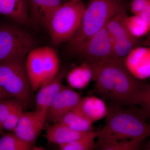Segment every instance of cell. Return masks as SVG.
Here are the masks:
<instances>
[{"mask_svg": "<svg viewBox=\"0 0 150 150\" xmlns=\"http://www.w3.org/2000/svg\"><path fill=\"white\" fill-rule=\"evenodd\" d=\"M124 59H110L93 66L98 92L110 102L128 108L139 106L149 114V84L134 77Z\"/></svg>", "mask_w": 150, "mask_h": 150, "instance_id": "cell-1", "label": "cell"}, {"mask_svg": "<svg viewBox=\"0 0 150 150\" xmlns=\"http://www.w3.org/2000/svg\"><path fill=\"white\" fill-rule=\"evenodd\" d=\"M149 115L141 108H125L110 102L107 107L105 125L97 132L95 149L116 150L124 142H143L150 134V126L146 121Z\"/></svg>", "mask_w": 150, "mask_h": 150, "instance_id": "cell-2", "label": "cell"}, {"mask_svg": "<svg viewBox=\"0 0 150 150\" xmlns=\"http://www.w3.org/2000/svg\"><path fill=\"white\" fill-rule=\"evenodd\" d=\"M127 11L124 0H89L80 26L68 42L71 52L106 25L115 16Z\"/></svg>", "mask_w": 150, "mask_h": 150, "instance_id": "cell-3", "label": "cell"}, {"mask_svg": "<svg viewBox=\"0 0 150 150\" xmlns=\"http://www.w3.org/2000/svg\"><path fill=\"white\" fill-rule=\"evenodd\" d=\"M26 56H18L0 63V85L23 108L32 101V88L25 69Z\"/></svg>", "mask_w": 150, "mask_h": 150, "instance_id": "cell-4", "label": "cell"}, {"mask_svg": "<svg viewBox=\"0 0 150 150\" xmlns=\"http://www.w3.org/2000/svg\"><path fill=\"white\" fill-rule=\"evenodd\" d=\"M85 7L82 1H68L54 12L46 26L53 45L58 46L72 38L80 26Z\"/></svg>", "mask_w": 150, "mask_h": 150, "instance_id": "cell-5", "label": "cell"}, {"mask_svg": "<svg viewBox=\"0 0 150 150\" xmlns=\"http://www.w3.org/2000/svg\"><path fill=\"white\" fill-rule=\"evenodd\" d=\"M35 46L34 38L23 30L13 25H0V63L26 56Z\"/></svg>", "mask_w": 150, "mask_h": 150, "instance_id": "cell-6", "label": "cell"}, {"mask_svg": "<svg viewBox=\"0 0 150 150\" xmlns=\"http://www.w3.org/2000/svg\"><path fill=\"white\" fill-rule=\"evenodd\" d=\"M75 56L94 66L112 59L113 43L106 25L71 51Z\"/></svg>", "mask_w": 150, "mask_h": 150, "instance_id": "cell-7", "label": "cell"}, {"mask_svg": "<svg viewBox=\"0 0 150 150\" xmlns=\"http://www.w3.org/2000/svg\"><path fill=\"white\" fill-rule=\"evenodd\" d=\"M127 13V11L120 13L106 25L113 43L112 59H124L138 44V39L130 34L124 25L123 18Z\"/></svg>", "mask_w": 150, "mask_h": 150, "instance_id": "cell-8", "label": "cell"}, {"mask_svg": "<svg viewBox=\"0 0 150 150\" xmlns=\"http://www.w3.org/2000/svg\"><path fill=\"white\" fill-rule=\"evenodd\" d=\"M81 98V95L76 91L71 88L63 86L47 110L46 121L58 123L75 108Z\"/></svg>", "mask_w": 150, "mask_h": 150, "instance_id": "cell-9", "label": "cell"}, {"mask_svg": "<svg viewBox=\"0 0 150 150\" xmlns=\"http://www.w3.org/2000/svg\"><path fill=\"white\" fill-rule=\"evenodd\" d=\"M46 111L23 112L13 133L25 142L33 144L43 129L47 118Z\"/></svg>", "mask_w": 150, "mask_h": 150, "instance_id": "cell-10", "label": "cell"}, {"mask_svg": "<svg viewBox=\"0 0 150 150\" xmlns=\"http://www.w3.org/2000/svg\"><path fill=\"white\" fill-rule=\"evenodd\" d=\"M124 66L134 77L143 80L150 77V49L136 47L124 58Z\"/></svg>", "mask_w": 150, "mask_h": 150, "instance_id": "cell-11", "label": "cell"}, {"mask_svg": "<svg viewBox=\"0 0 150 150\" xmlns=\"http://www.w3.org/2000/svg\"><path fill=\"white\" fill-rule=\"evenodd\" d=\"M67 73L66 69L59 70L54 77L40 86L35 98V110L47 112L54 98L63 86V80Z\"/></svg>", "mask_w": 150, "mask_h": 150, "instance_id": "cell-12", "label": "cell"}, {"mask_svg": "<svg viewBox=\"0 0 150 150\" xmlns=\"http://www.w3.org/2000/svg\"><path fill=\"white\" fill-rule=\"evenodd\" d=\"M25 69L33 92L37 91L45 81L42 47H35L28 54Z\"/></svg>", "mask_w": 150, "mask_h": 150, "instance_id": "cell-13", "label": "cell"}, {"mask_svg": "<svg viewBox=\"0 0 150 150\" xmlns=\"http://www.w3.org/2000/svg\"><path fill=\"white\" fill-rule=\"evenodd\" d=\"M67 0H28L30 21L46 28L52 14Z\"/></svg>", "mask_w": 150, "mask_h": 150, "instance_id": "cell-14", "label": "cell"}, {"mask_svg": "<svg viewBox=\"0 0 150 150\" xmlns=\"http://www.w3.org/2000/svg\"><path fill=\"white\" fill-rule=\"evenodd\" d=\"M73 110L94 123L105 117L107 107L103 100L96 96H87L81 98Z\"/></svg>", "mask_w": 150, "mask_h": 150, "instance_id": "cell-15", "label": "cell"}, {"mask_svg": "<svg viewBox=\"0 0 150 150\" xmlns=\"http://www.w3.org/2000/svg\"><path fill=\"white\" fill-rule=\"evenodd\" d=\"M0 15L23 25L29 24L28 0H0Z\"/></svg>", "mask_w": 150, "mask_h": 150, "instance_id": "cell-16", "label": "cell"}, {"mask_svg": "<svg viewBox=\"0 0 150 150\" xmlns=\"http://www.w3.org/2000/svg\"><path fill=\"white\" fill-rule=\"evenodd\" d=\"M87 133L75 131L58 122L48 126L46 129L45 137L50 143L59 146L79 139Z\"/></svg>", "mask_w": 150, "mask_h": 150, "instance_id": "cell-17", "label": "cell"}, {"mask_svg": "<svg viewBox=\"0 0 150 150\" xmlns=\"http://www.w3.org/2000/svg\"><path fill=\"white\" fill-rule=\"evenodd\" d=\"M94 69L92 65L83 62L80 65L75 67L67 73V82L72 88L81 89L88 85L93 79Z\"/></svg>", "mask_w": 150, "mask_h": 150, "instance_id": "cell-18", "label": "cell"}, {"mask_svg": "<svg viewBox=\"0 0 150 150\" xmlns=\"http://www.w3.org/2000/svg\"><path fill=\"white\" fill-rule=\"evenodd\" d=\"M42 51L45 74L43 84L53 79L59 72L60 62L58 54L54 48L48 46H43Z\"/></svg>", "mask_w": 150, "mask_h": 150, "instance_id": "cell-19", "label": "cell"}, {"mask_svg": "<svg viewBox=\"0 0 150 150\" xmlns=\"http://www.w3.org/2000/svg\"><path fill=\"white\" fill-rule=\"evenodd\" d=\"M59 123L79 132L85 133L93 131V123L73 110L65 115Z\"/></svg>", "mask_w": 150, "mask_h": 150, "instance_id": "cell-20", "label": "cell"}, {"mask_svg": "<svg viewBox=\"0 0 150 150\" xmlns=\"http://www.w3.org/2000/svg\"><path fill=\"white\" fill-rule=\"evenodd\" d=\"M123 23L130 34L137 39L150 31V21L145 20L139 16H128L127 13L123 18Z\"/></svg>", "mask_w": 150, "mask_h": 150, "instance_id": "cell-21", "label": "cell"}, {"mask_svg": "<svg viewBox=\"0 0 150 150\" xmlns=\"http://www.w3.org/2000/svg\"><path fill=\"white\" fill-rule=\"evenodd\" d=\"M97 132H88L83 136L67 144L59 146L62 150H91L95 147Z\"/></svg>", "mask_w": 150, "mask_h": 150, "instance_id": "cell-22", "label": "cell"}, {"mask_svg": "<svg viewBox=\"0 0 150 150\" xmlns=\"http://www.w3.org/2000/svg\"><path fill=\"white\" fill-rule=\"evenodd\" d=\"M32 146L14 133L4 134L0 139V150H29Z\"/></svg>", "mask_w": 150, "mask_h": 150, "instance_id": "cell-23", "label": "cell"}, {"mask_svg": "<svg viewBox=\"0 0 150 150\" xmlns=\"http://www.w3.org/2000/svg\"><path fill=\"white\" fill-rule=\"evenodd\" d=\"M129 7L133 14L150 21V0H130Z\"/></svg>", "mask_w": 150, "mask_h": 150, "instance_id": "cell-24", "label": "cell"}, {"mask_svg": "<svg viewBox=\"0 0 150 150\" xmlns=\"http://www.w3.org/2000/svg\"><path fill=\"white\" fill-rule=\"evenodd\" d=\"M23 108L21 104L16 108L3 122L2 124L3 129L10 132H13L23 113Z\"/></svg>", "mask_w": 150, "mask_h": 150, "instance_id": "cell-25", "label": "cell"}, {"mask_svg": "<svg viewBox=\"0 0 150 150\" xmlns=\"http://www.w3.org/2000/svg\"><path fill=\"white\" fill-rule=\"evenodd\" d=\"M21 104L22 105L14 98L0 99V121L2 124L10 113Z\"/></svg>", "mask_w": 150, "mask_h": 150, "instance_id": "cell-26", "label": "cell"}, {"mask_svg": "<svg viewBox=\"0 0 150 150\" xmlns=\"http://www.w3.org/2000/svg\"><path fill=\"white\" fill-rule=\"evenodd\" d=\"M69 1L73 3H78L82 1V0H69Z\"/></svg>", "mask_w": 150, "mask_h": 150, "instance_id": "cell-27", "label": "cell"}, {"mask_svg": "<svg viewBox=\"0 0 150 150\" xmlns=\"http://www.w3.org/2000/svg\"><path fill=\"white\" fill-rule=\"evenodd\" d=\"M3 129L1 123V121H0V133L2 132Z\"/></svg>", "mask_w": 150, "mask_h": 150, "instance_id": "cell-28", "label": "cell"}, {"mask_svg": "<svg viewBox=\"0 0 150 150\" xmlns=\"http://www.w3.org/2000/svg\"><path fill=\"white\" fill-rule=\"evenodd\" d=\"M124 1H125V0H124Z\"/></svg>", "mask_w": 150, "mask_h": 150, "instance_id": "cell-29", "label": "cell"}]
</instances>
